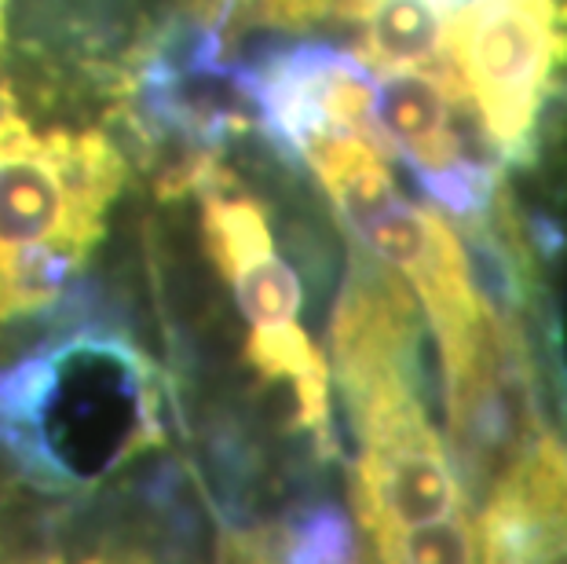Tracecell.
Segmentation results:
<instances>
[{
  "instance_id": "1",
  "label": "cell",
  "mask_w": 567,
  "mask_h": 564,
  "mask_svg": "<svg viewBox=\"0 0 567 564\" xmlns=\"http://www.w3.org/2000/svg\"><path fill=\"white\" fill-rule=\"evenodd\" d=\"M151 367L122 338H81L0 378V443L52 491L100 484L158 440Z\"/></svg>"
},
{
  "instance_id": "2",
  "label": "cell",
  "mask_w": 567,
  "mask_h": 564,
  "mask_svg": "<svg viewBox=\"0 0 567 564\" xmlns=\"http://www.w3.org/2000/svg\"><path fill=\"white\" fill-rule=\"evenodd\" d=\"M122 184L125 162L103 132H38L0 95V319L66 290Z\"/></svg>"
},
{
  "instance_id": "3",
  "label": "cell",
  "mask_w": 567,
  "mask_h": 564,
  "mask_svg": "<svg viewBox=\"0 0 567 564\" xmlns=\"http://www.w3.org/2000/svg\"><path fill=\"white\" fill-rule=\"evenodd\" d=\"M352 235L395 271L425 308L436 345L462 338L487 316L491 301L476 283L462 238L436 209L414 206L370 132H322L300 147Z\"/></svg>"
},
{
  "instance_id": "4",
  "label": "cell",
  "mask_w": 567,
  "mask_h": 564,
  "mask_svg": "<svg viewBox=\"0 0 567 564\" xmlns=\"http://www.w3.org/2000/svg\"><path fill=\"white\" fill-rule=\"evenodd\" d=\"M446 66L491 143L520 158L567 59L564 0H465L443 27Z\"/></svg>"
},
{
  "instance_id": "5",
  "label": "cell",
  "mask_w": 567,
  "mask_h": 564,
  "mask_svg": "<svg viewBox=\"0 0 567 564\" xmlns=\"http://www.w3.org/2000/svg\"><path fill=\"white\" fill-rule=\"evenodd\" d=\"M465 103L451 66L395 70L373 81V136L403 154L446 209L473 213L484 206V180L462 147L454 106Z\"/></svg>"
},
{
  "instance_id": "6",
  "label": "cell",
  "mask_w": 567,
  "mask_h": 564,
  "mask_svg": "<svg viewBox=\"0 0 567 564\" xmlns=\"http://www.w3.org/2000/svg\"><path fill=\"white\" fill-rule=\"evenodd\" d=\"M202 191V238L213 264L235 290L249 341L282 338L300 330V283L293 268L275 249L271 224L260 202L238 191H227L220 170L205 165Z\"/></svg>"
},
{
  "instance_id": "7",
  "label": "cell",
  "mask_w": 567,
  "mask_h": 564,
  "mask_svg": "<svg viewBox=\"0 0 567 564\" xmlns=\"http://www.w3.org/2000/svg\"><path fill=\"white\" fill-rule=\"evenodd\" d=\"M484 506V564H567V443L542 433Z\"/></svg>"
},
{
  "instance_id": "8",
  "label": "cell",
  "mask_w": 567,
  "mask_h": 564,
  "mask_svg": "<svg viewBox=\"0 0 567 564\" xmlns=\"http://www.w3.org/2000/svg\"><path fill=\"white\" fill-rule=\"evenodd\" d=\"M257 103L282 140L300 151L322 132H370L373 81L363 63L322 48L282 55L257 78ZM378 140V136H373Z\"/></svg>"
},
{
  "instance_id": "9",
  "label": "cell",
  "mask_w": 567,
  "mask_h": 564,
  "mask_svg": "<svg viewBox=\"0 0 567 564\" xmlns=\"http://www.w3.org/2000/svg\"><path fill=\"white\" fill-rule=\"evenodd\" d=\"M446 16L429 0H367L363 66L378 74L446 66Z\"/></svg>"
},
{
  "instance_id": "10",
  "label": "cell",
  "mask_w": 567,
  "mask_h": 564,
  "mask_svg": "<svg viewBox=\"0 0 567 564\" xmlns=\"http://www.w3.org/2000/svg\"><path fill=\"white\" fill-rule=\"evenodd\" d=\"M381 564H484L480 561V527L468 510L451 517L403 527V532L370 535Z\"/></svg>"
},
{
  "instance_id": "11",
  "label": "cell",
  "mask_w": 567,
  "mask_h": 564,
  "mask_svg": "<svg viewBox=\"0 0 567 564\" xmlns=\"http://www.w3.org/2000/svg\"><path fill=\"white\" fill-rule=\"evenodd\" d=\"M275 564H355V539L348 517L333 506L308 510L289 524L282 543L271 550Z\"/></svg>"
},
{
  "instance_id": "12",
  "label": "cell",
  "mask_w": 567,
  "mask_h": 564,
  "mask_svg": "<svg viewBox=\"0 0 567 564\" xmlns=\"http://www.w3.org/2000/svg\"><path fill=\"white\" fill-rule=\"evenodd\" d=\"M249 19L264 22V27H316V22L330 16L363 19L367 0H246Z\"/></svg>"
},
{
  "instance_id": "13",
  "label": "cell",
  "mask_w": 567,
  "mask_h": 564,
  "mask_svg": "<svg viewBox=\"0 0 567 564\" xmlns=\"http://www.w3.org/2000/svg\"><path fill=\"white\" fill-rule=\"evenodd\" d=\"M81 564H151L147 557H125V561H117V557H92V561H81Z\"/></svg>"
},
{
  "instance_id": "14",
  "label": "cell",
  "mask_w": 567,
  "mask_h": 564,
  "mask_svg": "<svg viewBox=\"0 0 567 564\" xmlns=\"http://www.w3.org/2000/svg\"><path fill=\"white\" fill-rule=\"evenodd\" d=\"M429 4H432V8H440L443 16H451V11H454L457 4H465V0H429Z\"/></svg>"
},
{
  "instance_id": "15",
  "label": "cell",
  "mask_w": 567,
  "mask_h": 564,
  "mask_svg": "<svg viewBox=\"0 0 567 564\" xmlns=\"http://www.w3.org/2000/svg\"><path fill=\"white\" fill-rule=\"evenodd\" d=\"M0 44H4V0H0Z\"/></svg>"
},
{
  "instance_id": "16",
  "label": "cell",
  "mask_w": 567,
  "mask_h": 564,
  "mask_svg": "<svg viewBox=\"0 0 567 564\" xmlns=\"http://www.w3.org/2000/svg\"><path fill=\"white\" fill-rule=\"evenodd\" d=\"M48 564H63V561H48Z\"/></svg>"
}]
</instances>
